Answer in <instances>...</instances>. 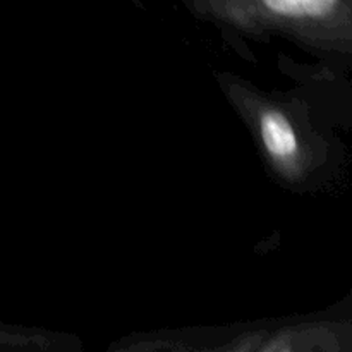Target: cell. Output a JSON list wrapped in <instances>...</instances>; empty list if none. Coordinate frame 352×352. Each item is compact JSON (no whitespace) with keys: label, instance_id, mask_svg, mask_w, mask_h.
Returning a JSON list of instances; mask_svg holds the SVG:
<instances>
[{"label":"cell","instance_id":"2","mask_svg":"<svg viewBox=\"0 0 352 352\" xmlns=\"http://www.w3.org/2000/svg\"><path fill=\"white\" fill-rule=\"evenodd\" d=\"M50 347H54V342L50 340L48 333L0 323V351H41L50 349Z\"/></svg>","mask_w":352,"mask_h":352},{"label":"cell","instance_id":"1","mask_svg":"<svg viewBox=\"0 0 352 352\" xmlns=\"http://www.w3.org/2000/svg\"><path fill=\"white\" fill-rule=\"evenodd\" d=\"M223 95L256 144L265 168L277 184L296 188L308 174V144L291 103L234 74H220Z\"/></svg>","mask_w":352,"mask_h":352}]
</instances>
